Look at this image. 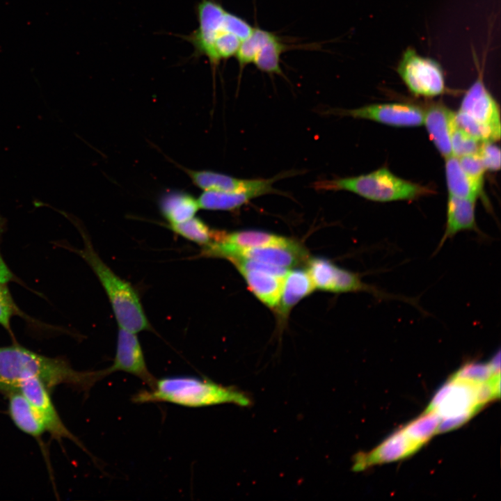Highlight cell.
I'll return each mask as SVG.
<instances>
[{
  "label": "cell",
  "mask_w": 501,
  "mask_h": 501,
  "mask_svg": "<svg viewBox=\"0 0 501 501\" xmlns=\"http://www.w3.org/2000/svg\"><path fill=\"white\" fill-rule=\"evenodd\" d=\"M105 376L104 369L77 371L61 358L42 356L19 344L0 347L1 392L16 391L22 381L32 378L40 381L48 390L67 384L87 390Z\"/></svg>",
  "instance_id": "obj_1"
},
{
  "label": "cell",
  "mask_w": 501,
  "mask_h": 501,
  "mask_svg": "<svg viewBox=\"0 0 501 501\" xmlns=\"http://www.w3.org/2000/svg\"><path fill=\"white\" fill-rule=\"evenodd\" d=\"M133 401H162L191 408L221 404H234L241 406L250 404L248 397L235 388L210 380L186 376H168L157 380L150 390H141L134 395Z\"/></svg>",
  "instance_id": "obj_2"
},
{
  "label": "cell",
  "mask_w": 501,
  "mask_h": 501,
  "mask_svg": "<svg viewBox=\"0 0 501 501\" xmlns=\"http://www.w3.org/2000/svg\"><path fill=\"white\" fill-rule=\"evenodd\" d=\"M81 233L84 246L83 249L77 250V253L88 263L100 281L111 303L119 328L134 333L151 331V325L136 290L104 263L94 250L86 233Z\"/></svg>",
  "instance_id": "obj_3"
},
{
  "label": "cell",
  "mask_w": 501,
  "mask_h": 501,
  "mask_svg": "<svg viewBox=\"0 0 501 501\" xmlns=\"http://www.w3.org/2000/svg\"><path fill=\"white\" fill-rule=\"evenodd\" d=\"M312 187L317 191H348L377 202L414 200L430 191L424 186L397 177L386 168L355 177L318 180Z\"/></svg>",
  "instance_id": "obj_4"
},
{
  "label": "cell",
  "mask_w": 501,
  "mask_h": 501,
  "mask_svg": "<svg viewBox=\"0 0 501 501\" xmlns=\"http://www.w3.org/2000/svg\"><path fill=\"white\" fill-rule=\"evenodd\" d=\"M196 13L198 27L184 38L192 45L197 56L207 57L214 43L228 33L243 40L253 29L245 19L229 12L215 0H201L196 5Z\"/></svg>",
  "instance_id": "obj_5"
},
{
  "label": "cell",
  "mask_w": 501,
  "mask_h": 501,
  "mask_svg": "<svg viewBox=\"0 0 501 501\" xmlns=\"http://www.w3.org/2000/svg\"><path fill=\"white\" fill-rule=\"evenodd\" d=\"M397 71L411 93L427 97L445 91L443 70L435 60L419 55L407 48L402 54Z\"/></svg>",
  "instance_id": "obj_6"
},
{
  "label": "cell",
  "mask_w": 501,
  "mask_h": 501,
  "mask_svg": "<svg viewBox=\"0 0 501 501\" xmlns=\"http://www.w3.org/2000/svg\"><path fill=\"white\" fill-rule=\"evenodd\" d=\"M479 384L452 377L435 394L425 412L434 411L441 419L475 414L481 408L477 399Z\"/></svg>",
  "instance_id": "obj_7"
},
{
  "label": "cell",
  "mask_w": 501,
  "mask_h": 501,
  "mask_svg": "<svg viewBox=\"0 0 501 501\" xmlns=\"http://www.w3.org/2000/svg\"><path fill=\"white\" fill-rule=\"evenodd\" d=\"M193 184L205 191L219 192L253 191L261 196L269 193H282L273 187L279 178H283L286 173L269 179H240L211 170H193L185 169Z\"/></svg>",
  "instance_id": "obj_8"
},
{
  "label": "cell",
  "mask_w": 501,
  "mask_h": 501,
  "mask_svg": "<svg viewBox=\"0 0 501 501\" xmlns=\"http://www.w3.org/2000/svg\"><path fill=\"white\" fill-rule=\"evenodd\" d=\"M333 113L395 127L420 126L424 120V110L419 106L403 103L376 104Z\"/></svg>",
  "instance_id": "obj_9"
},
{
  "label": "cell",
  "mask_w": 501,
  "mask_h": 501,
  "mask_svg": "<svg viewBox=\"0 0 501 501\" xmlns=\"http://www.w3.org/2000/svg\"><path fill=\"white\" fill-rule=\"evenodd\" d=\"M131 374L145 383L151 389L155 378L148 369L143 352L136 333L119 328L117 346L113 364L104 369L107 375L115 372Z\"/></svg>",
  "instance_id": "obj_10"
},
{
  "label": "cell",
  "mask_w": 501,
  "mask_h": 501,
  "mask_svg": "<svg viewBox=\"0 0 501 501\" xmlns=\"http://www.w3.org/2000/svg\"><path fill=\"white\" fill-rule=\"evenodd\" d=\"M17 390L28 399L35 410L45 431L57 439L69 438L84 448L79 440L63 423L51 399L49 390L40 381L33 378L26 379L19 383Z\"/></svg>",
  "instance_id": "obj_11"
},
{
  "label": "cell",
  "mask_w": 501,
  "mask_h": 501,
  "mask_svg": "<svg viewBox=\"0 0 501 501\" xmlns=\"http://www.w3.org/2000/svg\"><path fill=\"white\" fill-rule=\"evenodd\" d=\"M459 111L500 134L499 106L485 86L481 74L464 95Z\"/></svg>",
  "instance_id": "obj_12"
},
{
  "label": "cell",
  "mask_w": 501,
  "mask_h": 501,
  "mask_svg": "<svg viewBox=\"0 0 501 501\" xmlns=\"http://www.w3.org/2000/svg\"><path fill=\"white\" fill-rule=\"evenodd\" d=\"M420 447L401 429L390 436L370 452L358 454L353 469L359 471L372 465L398 461L411 455Z\"/></svg>",
  "instance_id": "obj_13"
},
{
  "label": "cell",
  "mask_w": 501,
  "mask_h": 501,
  "mask_svg": "<svg viewBox=\"0 0 501 501\" xmlns=\"http://www.w3.org/2000/svg\"><path fill=\"white\" fill-rule=\"evenodd\" d=\"M305 256V251L296 243L289 246L228 249L220 252L217 255L229 260L233 258H244L285 269L299 264Z\"/></svg>",
  "instance_id": "obj_14"
},
{
  "label": "cell",
  "mask_w": 501,
  "mask_h": 501,
  "mask_svg": "<svg viewBox=\"0 0 501 501\" xmlns=\"http://www.w3.org/2000/svg\"><path fill=\"white\" fill-rule=\"evenodd\" d=\"M454 112L438 102L424 111L423 124L440 154L445 158L452 155L450 132Z\"/></svg>",
  "instance_id": "obj_15"
},
{
  "label": "cell",
  "mask_w": 501,
  "mask_h": 501,
  "mask_svg": "<svg viewBox=\"0 0 501 501\" xmlns=\"http://www.w3.org/2000/svg\"><path fill=\"white\" fill-rule=\"evenodd\" d=\"M475 202L474 199L449 196L445 230L439 247L461 231H479L475 220Z\"/></svg>",
  "instance_id": "obj_16"
},
{
  "label": "cell",
  "mask_w": 501,
  "mask_h": 501,
  "mask_svg": "<svg viewBox=\"0 0 501 501\" xmlns=\"http://www.w3.org/2000/svg\"><path fill=\"white\" fill-rule=\"evenodd\" d=\"M252 293L267 306L278 305L284 278L254 269H238Z\"/></svg>",
  "instance_id": "obj_17"
},
{
  "label": "cell",
  "mask_w": 501,
  "mask_h": 501,
  "mask_svg": "<svg viewBox=\"0 0 501 501\" xmlns=\"http://www.w3.org/2000/svg\"><path fill=\"white\" fill-rule=\"evenodd\" d=\"M314 289L315 286L308 271L294 269L287 272L284 278L280 299L276 307L281 318L287 317L291 309Z\"/></svg>",
  "instance_id": "obj_18"
},
{
  "label": "cell",
  "mask_w": 501,
  "mask_h": 501,
  "mask_svg": "<svg viewBox=\"0 0 501 501\" xmlns=\"http://www.w3.org/2000/svg\"><path fill=\"white\" fill-rule=\"evenodd\" d=\"M7 395L8 411L14 424L30 436H40L45 431V426L28 399L18 390Z\"/></svg>",
  "instance_id": "obj_19"
},
{
  "label": "cell",
  "mask_w": 501,
  "mask_h": 501,
  "mask_svg": "<svg viewBox=\"0 0 501 501\" xmlns=\"http://www.w3.org/2000/svg\"><path fill=\"white\" fill-rule=\"evenodd\" d=\"M159 207L162 216L169 224L186 221L195 216L200 209L198 199L183 191H172L161 199Z\"/></svg>",
  "instance_id": "obj_20"
},
{
  "label": "cell",
  "mask_w": 501,
  "mask_h": 501,
  "mask_svg": "<svg viewBox=\"0 0 501 501\" xmlns=\"http://www.w3.org/2000/svg\"><path fill=\"white\" fill-rule=\"evenodd\" d=\"M445 175L449 196L477 200L482 191L483 186L463 170L452 155L445 158Z\"/></svg>",
  "instance_id": "obj_21"
},
{
  "label": "cell",
  "mask_w": 501,
  "mask_h": 501,
  "mask_svg": "<svg viewBox=\"0 0 501 501\" xmlns=\"http://www.w3.org/2000/svg\"><path fill=\"white\" fill-rule=\"evenodd\" d=\"M301 47L287 44L283 38L275 33L263 45L253 63L261 72L283 76L280 67L281 56L289 49Z\"/></svg>",
  "instance_id": "obj_22"
},
{
  "label": "cell",
  "mask_w": 501,
  "mask_h": 501,
  "mask_svg": "<svg viewBox=\"0 0 501 501\" xmlns=\"http://www.w3.org/2000/svg\"><path fill=\"white\" fill-rule=\"evenodd\" d=\"M261 196L257 192H219L205 191L198 199L200 208L207 210L231 211L251 199Z\"/></svg>",
  "instance_id": "obj_23"
},
{
  "label": "cell",
  "mask_w": 501,
  "mask_h": 501,
  "mask_svg": "<svg viewBox=\"0 0 501 501\" xmlns=\"http://www.w3.org/2000/svg\"><path fill=\"white\" fill-rule=\"evenodd\" d=\"M274 35L273 32L253 26L250 34L241 42L235 55L240 74L244 67L253 63L263 45Z\"/></svg>",
  "instance_id": "obj_24"
},
{
  "label": "cell",
  "mask_w": 501,
  "mask_h": 501,
  "mask_svg": "<svg viewBox=\"0 0 501 501\" xmlns=\"http://www.w3.org/2000/svg\"><path fill=\"white\" fill-rule=\"evenodd\" d=\"M168 228L177 234L203 247L214 241L217 232L200 218L194 216L180 223L169 224Z\"/></svg>",
  "instance_id": "obj_25"
},
{
  "label": "cell",
  "mask_w": 501,
  "mask_h": 501,
  "mask_svg": "<svg viewBox=\"0 0 501 501\" xmlns=\"http://www.w3.org/2000/svg\"><path fill=\"white\" fill-rule=\"evenodd\" d=\"M440 420L434 411L424 412L402 429L409 438L422 446L436 434Z\"/></svg>",
  "instance_id": "obj_26"
},
{
  "label": "cell",
  "mask_w": 501,
  "mask_h": 501,
  "mask_svg": "<svg viewBox=\"0 0 501 501\" xmlns=\"http://www.w3.org/2000/svg\"><path fill=\"white\" fill-rule=\"evenodd\" d=\"M337 267L325 258H312L308 262V273L315 288L334 292Z\"/></svg>",
  "instance_id": "obj_27"
},
{
  "label": "cell",
  "mask_w": 501,
  "mask_h": 501,
  "mask_svg": "<svg viewBox=\"0 0 501 501\" xmlns=\"http://www.w3.org/2000/svg\"><path fill=\"white\" fill-rule=\"evenodd\" d=\"M454 120L459 127L481 143L495 142L500 138V134L492 128L476 120L461 111L459 110L457 112H454Z\"/></svg>",
  "instance_id": "obj_28"
},
{
  "label": "cell",
  "mask_w": 501,
  "mask_h": 501,
  "mask_svg": "<svg viewBox=\"0 0 501 501\" xmlns=\"http://www.w3.org/2000/svg\"><path fill=\"white\" fill-rule=\"evenodd\" d=\"M450 141L452 156L456 158L477 154L481 144V142L456 125L454 113L451 123Z\"/></svg>",
  "instance_id": "obj_29"
},
{
  "label": "cell",
  "mask_w": 501,
  "mask_h": 501,
  "mask_svg": "<svg viewBox=\"0 0 501 501\" xmlns=\"http://www.w3.org/2000/svg\"><path fill=\"white\" fill-rule=\"evenodd\" d=\"M500 374V373H498ZM495 374L490 363H467L460 368L452 377L464 381L482 383L488 381Z\"/></svg>",
  "instance_id": "obj_30"
},
{
  "label": "cell",
  "mask_w": 501,
  "mask_h": 501,
  "mask_svg": "<svg viewBox=\"0 0 501 501\" xmlns=\"http://www.w3.org/2000/svg\"><path fill=\"white\" fill-rule=\"evenodd\" d=\"M19 312L7 283H0V325L9 333H11L10 320Z\"/></svg>",
  "instance_id": "obj_31"
},
{
  "label": "cell",
  "mask_w": 501,
  "mask_h": 501,
  "mask_svg": "<svg viewBox=\"0 0 501 501\" xmlns=\"http://www.w3.org/2000/svg\"><path fill=\"white\" fill-rule=\"evenodd\" d=\"M363 289H367V287L356 273L337 267L334 292H347Z\"/></svg>",
  "instance_id": "obj_32"
},
{
  "label": "cell",
  "mask_w": 501,
  "mask_h": 501,
  "mask_svg": "<svg viewBox=\"0 0 501 501\" xmlns=\"http://www.w3.org/2000/svg\"><path fill=\"white\" fill-rule=\"evenodd\" d=\"M463 170L475 182L483 186L486 170L477 153L457 158Z\"/></svg>",
  "instance_id": "obj_33"
},
{
  "label": "cell",
  "mask_w": 501,
  "mask_h": 501,
  "mask_svg": "<svg viewBox=\"0 0 501 501\" xmlns=\"http://www.w3.org/2000/svg\"><path fill=\"white\" fill-rule=\"evenodd\" d=\"M477 154L486 170H498L500 168V150L493 141L481 143Z\"/></svg>",
  "instance_id": "obj_34"
},
{
  "label": "cell",
  "mask_w": 501,
  "mask_h": 501,
  "mask_svg": "<svg viewBox=\"0 0 501 501\" xmlns=\"http://www.w3.org/2000/svg\"><path fill=\"white\" fill-rule=\"evenodd\" d=\"M474 414L465 413L460 415L445 418L440 420L436 434L444 433L456 429L466 423Z\"/></svg>",
  "instance_id": "obj_35"
},
{
  "label": "cell",
  "mask_w": 501,
  "mask_h": 501,
  "mask_svg": "<svg viewBox=\"0 0 501 501\" xmlns=\"http://www.w3.org/2000/svg\"><path fill=\"white\" fill-rule=\"evenodd\" d=\"M0 230V237H1ZM14 278L13 274L6 262L4 261L0 251V283H7Z\"/></svg>",
  "instance_id": "obj_36"
}]
</instances>
